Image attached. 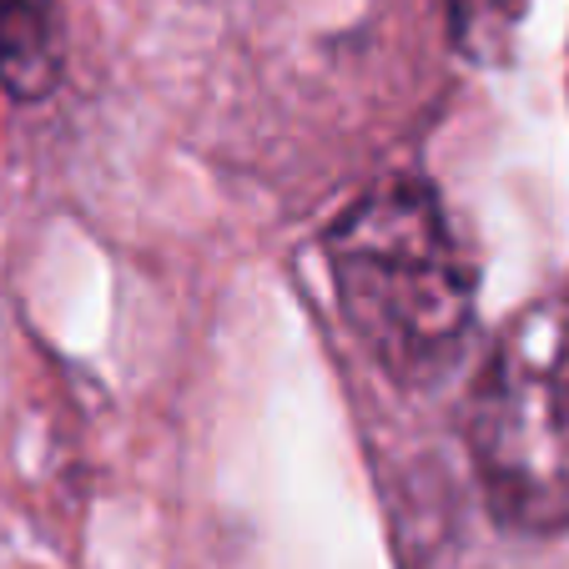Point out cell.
<instances>
[{
  "instance_id": "3",
  "label": "cell",
  "mask_w": 569,
  "mask_h": 569,
  "mask_svg": "<svg viewBox=\"0 0 569 569\" xmlns=\"http://www.w3.org/2000/svg\"><path fill=\"white\" fill-rule=\"evenodd\" d=\"M61 51V0H0V81L16 101L56 87Z\"/></svg>"
},
{
  "instance_id": "2",
  "label": "cell",
  "mask_w": 569,
  "mask_h": 569,
  "mask_svg": "<svg viewBox=\"0 0 569 569\" xmlns=\"http://www.w3.org/2000/svg\"><path fill=\"white\" fill-rule=\"evenodd\" d=\"M469 449L505 525L569 529V288L529 302L499 333L473 388Z\"/></svg>"
},
{
  "instance_id": "4",
  "label": "cell",
  "mask_w": 569,
  "mask_h": 569,
  "mask_svg": "<svg viewBox=\"0 0 569 569\" xmlns=\"http://www.w3.org/2000/svg\"><path fill=\"white\" fill-rule=\"evenodd\" d=\"M525 6L529 0H443L453 41H459L469 56H479V61L505 51L515 26H519V16H525Z\"/></svg>"
},
{
  "instance_id": "1",
  "label": "cell",
  "mask_w": 569,
  "mask_h": 569,
  "mask_svg": "<svg viewBox=\"0 0 569 569\" xmlns=\"http://www.w3.org/2000/svg\"><path fill=\"white\" fill-rule=\"evenodd\" d=\"M333 292L363 353L398 383H433L473 328V268L439 197L388 177L322 237Z\"/></svg>"
}]
</instances>
